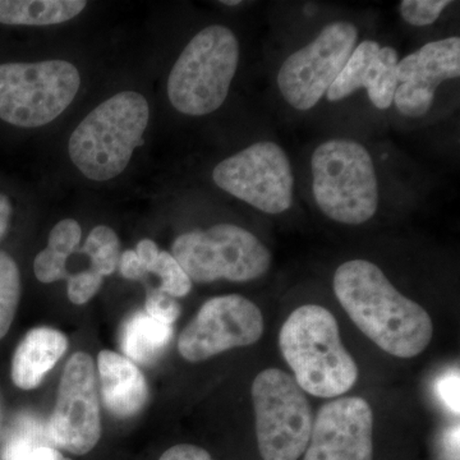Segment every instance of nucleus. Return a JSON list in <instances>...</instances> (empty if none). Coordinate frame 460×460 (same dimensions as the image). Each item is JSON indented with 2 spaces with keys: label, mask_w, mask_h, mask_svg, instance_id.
<instances>
[{
  "label": "nucleus",
  "mask_w": 460,
  "mask_h": 460,
  "mask_svg": "<svg viewBox=\"0 0 460 460\" xmlns=\"http://www.w3.org/2000/svg\"><path fill=\"white\" fill-rule=\"evenodd\" d=\"M332 286L350 320L384 352L413 358L431 343L434 323L428 311L398 292L375 263L344 262Z\"/></svg>",
  "instance_id": "1"
},
{
  "label": "nucleus",
  "mask_w": 460,
  "mask_h": 460,
  "mask_svg": "<svg viewBox=\"0 0 460 460\" xmlns=\"http://www.w3.org/2000/svg\"><path fill=\"white\" fill-rule=\"evenodd\" d=\"M284 359L308 394L337 398L349 392L358 367L345 349L334 314L319 305H305L289 314L279 334Z\"/></svg>",
  "instance_id": "2"
},
{
  "label": "nucleus",
  "mask_w": 460,
  "mask_h": 460,
  "mask_svg": "<svg viewBox=\"0 0 460 460\" xmlns=\"http://www.w3.org/2000/svg\"><path fill=\"white\" fill-rule=\"evenodd\" d=\"M150 108L145 96L123 91L90 111L69 138L72 163L91 181L122 174L133 151L144 144Z\"/></svg>",
  "instance_id": "3"
},
{
  "label": "nucleus",
  "mask_w": 460,
  "mask_h": 460,
  "mask_svg": "<svg viewBox=\"0 0 460 460\" xmlns=\"http://www.w3.org/2000/svg\"><path fill=\"white\" fill-rule=\"evenodd\" d=\"M239 42L228 27L211 25L187 44L168 78V96L181 114L201 117L217 111L237 72Z\"/></svg>",
  "instance_id": "4"
},
{
  "label": "nucleus",
  "mask_w": 460,
  "mask_h": 460,
  "mask_svg": "<svg viewBox=\"0 0 460 460\" xmlns=\"http://www.w3.org/2000/svg\"><path fill=\"white\" fill-rule=\"evenodd\" d=\"M311 166L314 199L330 219L359 226L376 214V172L370 154L358 142H323L314 150Z\"/></svg>",
  "instance_id": "5"
},
{
  "label": "nucleus",
  "mask_w": 460,
  "mask_h": 460,
  "mask_svg": "<svg viewBox=\"0 0 460 460\" xmlns=\"http://www.w3.org/2000/svg\"><path fill=\"white\" fill-rule=\"evenodd\" d=\"M77 66L62 59L0 65V119L22 128L47 126L80 90Z\"/></svg>",
  "instance_id": "6"
},
{
  "label": "nucleus",
  "mask_w": 460,
  "mask_h": 460,
  "mask_svg": "<svg viewBox=\"0 0 460 460\" xmlns=\"http://www.w3.org/2000/svg\"><path fill=\"white\" fill-rule=\"evenodd\" d=\"M172 255L196 283H244L261 278L271 266L265 244L234 224L184 233L172 242Z\"/></svg>",
  "instance_id": "7"
},
{
  "label": "nucleus",
  "mask_w": 460,
  "mask_h": 460,
  "mask_svg": "<svg viewBox=\"0 0 460 460\" xmlns=\"http://www.w3.org/2000/svg\"><path fill=\"white\" fill-rule=\"evenodd\" d=\"M259 452L263 460H298L307 449L314 416L295 377L278 368L260 372L252 384Z\"/></svg>",
  "instance_id": "8"
},
{
  "label": "nucleus",
  "mask_w": 460,
  "mask_h": 460,
  "mask_svg": "<svg viewBox=\"0 0 460 460\" xmlns=\"http://www.w3.org/2000/svg\"><path fill=\"white\" fill-rule=\"evenodd\" d=\"M213 180L257 210L281 214L293 204L295 177L283 148L271 141L257 142L215 166Z\"/></svg>",
  "instance_id": "9"
},
{
  "label": "nucleus",
  "mask_w": 460,
  "mask_h": 460,
  "mask_svg": "<svg viewBox=\"0 0 460 460\" xmlns=\"http://www.w3.org/2000/svg\"><path fill=\"white\" fill-rule=\"evenodd\" d=\"M357 39L352 23H329L311 44L288 58L278 74V86L288 104L296 111L313 109L337 80Z\"/></svg>",
  "instance_id": "10"
},
{
  "label": "nucleus",
  "mask_w": 460,
  "mask_h": 460,
  "mask_svg": "<svg viewBox=\"0 0 460 460\" xmlns=\"http://www.w3.org/2000/svg\"><path fill=\"white\" fill-rule=\"evenodd\" d=\"M47 429L56 449L75 456H84L98 445L102 417L95 365L89 354L75 353L66 362Z\"/></svg>",
  "instance_id": "11"
},
{
  "label": "nucleus",
  "mask_w": 460,
  "mask_h": 460,
  "mask_svg": "<svg viewBox=\"0 0 460 460\" xmlns=\"http://www.w3.org/2000/svg\"><path fill=\"white\" fill-rule=\"evenodd\" d=\"M262 332V314L253 302L238 295L215 296L181 332L178 350L187 361H206L226 350L255 344Z\"/></svg>",
  "instance_id": "12"
},
{
  "label": "nucleus",
  "mask_w": 460,
  "mask_h": 460,
  "mask_svg": "<svg viewBox=\"0 0 460 460\" xmlns=\"http://www.w3.org/2000/svg\"><path fill=\"white\" fill-rule=\"evenodd\" d=\"M374 414L359 396L325 402L314 420L304 460H374Z\"/></svg>",
  "instance_id": "13"
},
{
  "label": "nucleus",
  "mask_w": 460,
  "mask_h": 460,
  "mask_svg": "<svg viewBox=\"0 0 460 460\" xmlns=\"http://www.w3.org/2000/svg\"><path fill=\"white\" fill-rule=\"evenodd\" d=\"M396 75L401 86L393 99L395 107L407 117H422L431 109L438 84L459 77L460 39L453 36L429 42L402 58Z\"/></svg>",
  "instance_id": "14"
},
{
  "label": "nucleus",
  "mask_w": 460,
  "mask_h": 460,
  "mask_svg": "<svg viewBox=\"0 0 460 460\" xmlns=\"http://www.w3.org/2000/svg\"><path fill=\"white\" fill-rule=\"evenodd\" d=\"M102 402L111 414L129 419L144 408L147 401V383L140 368L111 350H102L98 357Z\"/></svg>",
  "instance_id": "15"
},
{
  "label": "nucleus",
  "mask_w": 460,
  "mask_h": 460,
  "mask_svg": "<svg viewBox=\"0 0 460 460\" xmlns=\"http://www.w3.org/2000/svg\"><path fill=\"white\" fill-rule=\"evenodd\" d=\"M68 348L63 332L51 328L30 330L12 359L11 376L22 390L35 389Z\"/></svg>",
  "instance_id": "16"
},
{
  "label": "nucleus",
  "mask_w": 460,
  "mask_h": 460,
  "mask_svg": "<svg viewBox=\"0 0 460 460\" xmlns=\"http://www.w3.org/2000/svg\"><path fill=\"white\" fill-rule=\"evenodd\" d=\"M172 325L136 313L123 323L120 332V348L126 358L138 365L148 366L157 361L171 343Z\"/></svg>",
  "instance_id": "17"
},
{
  "label": "nucleus",
  "mask_w": 460,
  "mask_h": 460,
  "mask_svg": "<svg viewBox=\"0 0 460 460\" xmlns=\"http://www.w3.org/2000/svg\"><path fill=\"white\" fill-rule=\"evenodd\" d=\"M84 0H0V23L51 26L68 22L86 8Z\"/></svg>",
  "instance_id": "18"
},
{
  "label": "nucleus",
  "mask_w": 460,
  "mask_h": 460,
  "mask_svg": "<svg viewBox=\"0 0 460 460\" xmlns=\"http://www.w3.org/2000/svg\"><path fill=\"white\" fill-rule=\"evenodd\" d=\"M47 426L35 417L22 416L9 434L0 460H72L50 447Z\"/></svg>",
  "instance_id": "19"
},
{
  "label": "nucleus",
  "mask_w": 460,
  "mask_h": 460,
  "mask_svg": "<svg viewBox=\"0 0 460 460\" xmlns=\"http://www.w3.org/2000/svg\"><path fill=\"white\" fill-rule=\"evenodd\" d=\"M398 53L394 48L384 47L372 58L362 77V87L367 89L372 104L380 111L392 107L398 87Z\"/></svg>",
  "instance_id": "20"
},
{
  "label": "nucleus",
  "mask_w": 460,
  "mask_h": 460,
  "mask_svg": "<svg viewBox=\"0 0 460 460\" xmlns=\"http://www.w3.org/2000/svg\"><path fill=\"white\" fill-rule=\"evenodd\" d=\"M380 49V45L372 40L363 41L358 47L354 48L337 80L326 91L329 102H341L362 89V77L366 68Z\"/></svg>",
  "instance_id": "21"
},
{
  "label": "nucleus",
  "mask_w": 460,
  "mask_h": 460,
  "mask_svg": "<svg viewBox=\"0 0 460 460\" xmlns=\"http://www.w3.org/2000/svg\"><path fill=\"white\" fill-rule=\"evenodd\" d=\"M91 260V270L100 277L113 274L120 259V242L113 229L99 226L91 230L83 248Z\"/></svg>",
  "instance_id": "22"
},
{
  "label": "nucleus",
  "mask_w": 460,
  "mask_h": 460,
  "mask_svg": "<svg viewBox=\"0 0 460 460\" xmlns=\"http://www.w3.org/2000/svg\"><path fill=\"white\" fill-rule=\"evenodd\" d=\"M21 298V277L16 261L0 252V339L7 335Z\"/></svg>",
  "instance_id": "23"
},
{
  "label": "nucleus",
  "mask_w": 460,
  "mask_h": 460,
  "mask_svg": "<svg viewBox=\"0 0 460 460\" xmlns=\"http://www.w3.org/2000/svg\"><path fill=\"white\" fill-rule=\"evenodd\" d=\"M150 272L156 274L162 279L159 289L172 296V298L186 296L192 289V280L183 270V268L166 251H160L156 262L154 263Z\"/></svg>",
  "instance_id": "24"
},
{
  "label": "nucleus",
  "mask_w": 460,
  "mask_h": 460,
  "mask_svg": "<svg viewBox=\"0 0 460 460\" xmlns=\"http://www.w3.org/2000/svg\"><path fill=\"white\" fill-rule=\"evenodd\" d=\"M452 2L447 0H402L399 11L402 20L411 26H429L435 23L441 12Z\"/></svg>",
  "instance_id": "25"
},
{
  "label": "nucleus",
  "mask_w": 460,
  "mask_h": 460,
  "mask_svg": "<svg viewBox=\"0 0 460 460\" xmlns=\"http://www.w3.org/2000/svg\"><path fill=\"white\" fill-rule=\"evenodd\" d=\"M83 229L74 219H65L57 224L50 232L48 250L68 259L80 246Z\"/></svg>",
  "instance_id": "26"
},
{
  "label": "nucleus",
  "mask_w": 460,
  "mask_h": 460,
  "mask_svg": "<svg viewBox=\"0 0 460 460\" xmlns=\"http://www.w3.org/2000/svg\"><path fill=\"white\" fill-rule=\"evenodd\" d=\"M66 279H68V298L75 305L87 304L99 292L102 284V277L91 269L69 275Z\"/></svg>",
  "instance_id": "27"
},
{
  "label": "nucleus",
  "mask_w": 460,
  "mask_h": 460,
  "mask_svg": "<svg viewBox=\"0 0 460 460\" xmlns=\"http://www.w3.org/2000/svg\"><path fill=\"white\" fill-rule=\"evenodd\" d=\"M66 263V257L58 255L53 251L45 248L36 256L35 261H33V271L41 283H54V281L66 279L69 277Z\"/></svg>",
  "instance_id": "28"
},
{
  "label": "nucleus",
  "mask_w": 460,
  "mask_h": 460,
  "mask_svg": "<svg viewBox=\"0 0 460 460\" xmlns=\"http://www.w3.org/2000/svg\"><path fill=\"white\" fill-rule=\"evenodd\" d=\"M145 313L154 319L172 325L181 314V305L172 296L157 289L151 290L145 304Z\"/></svg>",
  "instance_id": "29"
},
{
  "label": "nucleus",
  "mask_w": 460,
  "mask_h": 460,
  "mask_svg": "<svg viewBox=\"0 0 460 460\" xmlns=\"http://www.w3.org/2000/svg\"><path fill=\"white\" fill-rule=\"evenodd\" d=\"M459 370H452L438 377L436 383L438 398L453 413L459 414Z\"/></svg>",
  "instance_id": "30"
},
{
  "label": "nucleus",
  "mask_w": 460,
  "mask_h": 460,
  "mask_svg": "<svg viewBox=\"0 0 460 460\" xmlns=\"http://www.w3.org/2000/svg\"><path fill=\"white\" fill-rule=\"evenodd\" d=\"M159 460H214L210 454L196 445L181 444L166 450Z\"/></svg>",
  "instance_id": "31"
},
{
  "label": "nucleus",
  "mask_w": 460,
  "mask_h": 460,
  "mask_svg": "<svg viewBox=\"0 0 460 460\" xmlns=\"http://www.w3.org/2000/svg\"><path fill=\"white\" fill-rule=\"evenodd\" d=\"M119 270L122 277L129 280H137L146 274L144 265H142L135 251L127 250L120 253Z\"/></svg>",
  "instance_id": "32"
},
{
  "label": "nucleus",
  "mask_w": 460,
  "mask_h": 460,
  "mask_svg": "<svg viewBox=\"0 0 460 460\" xmlns=\"http://www.w3.org/2000/svg\"><path fill=\"white\" fill-rule=\"evenodd\" d=\"M135 252L142 265H144L145 270L150 272L154 263L156 262L157 257H159L160 251L155 242L151 241V239H142L138 242Z\"/></svg>",
  "instance_id": "33"
},
{
  "label": "nucleus",
  "mask_w": 460,
  "mask_h": 460,
  "mask_svg": "<svg viewBox=\"0 0 460 460\" xmlns=\"http://www.w3.org/2000/svg\"><path fill=\"white\" fill-rule=\"evenodd\" d=\"M444 447L449 460H459V425L453 426L445 432Z\"/></svg>",
  "instance_id": "34"
},
{
  "label": "nucleus",
  "mask_w": 460,
  "mask_h": 460,
  "mask_svg": "<svg viewBox=\"0 0 460 460\" xmlns=\"http://www.w3.org/2000/svg\"><path fill=\"white\" fill-rule=\"evenodd\" d=\"M12 217L11 201L5 195L0 193V238L4 237L7 233L9 222Z\"/></svg>",
  "instance_id": "35"
},
{
  "label": "nucleus",
  "mask_w": 460,
  "mask_h": 460,
  "mask_svg": "<svg viewBox=\"0 0 460 460\" xmlns=\"http://www.w3.org/2000/svg\"><path fill=\"white\" fill-rule=\"evenodd\" d=\"M222 4L232 5V7H234V5L242 4V2H239V0H234V2H230V0H226V2H222Z\"/></svg>",
  "instance_id": "36"
},
{
  "label": "nucleus",
  "mask_w": 460,
  "mask_h": 460,
  "mask_svg": "<svg viewBox=\"0 0 460 460\" xmlns=\"http://www.w3.org/2000/svg\"><path fill=\"white\" fill-rule=\"evenodd\" d=\"M0 420H2V410H0Z\"/></svg>",
  "instance_id": "37"
}]
</instances>
